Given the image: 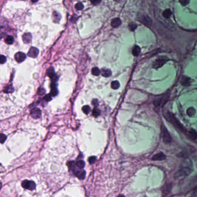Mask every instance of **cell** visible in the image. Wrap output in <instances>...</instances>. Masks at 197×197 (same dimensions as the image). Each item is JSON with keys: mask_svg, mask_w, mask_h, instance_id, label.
<instances>
[{"mask_svg": "<svg viewBox=\"0 0 197 197\" xmlns=\"http://www.w3.org/2000/svg\"><path fill=\"white\" fill-rule=\"evenodd\" d=\"M45 94V90L43 88H40L38 90V94L39 95H43Z\"/></svg>", "mask_w": 197, "mask_h": 197, "instance_id": "cell-36", "label": "cell"}, {"mask_svg": "<svg viewBox=\"0 0 197 197\" xmlns=\"http://www.w3.org/2000/svg\"><path fill=\"white\" fill-rule=\"evenodd\" d=\"M191 169L188 167H183L180 169L174 174V178L176 180L182 179L186 178L187 176L188 175L191 173Z\"/></svg>", "mask_w": 197, "mask_h": 197, "instance_id": "cell-2", "label": "cell"}, {"mask_svg": "<svg viewBox=\"0 0 197 197\" xmlns=\"http://www.w3.org/2000/svg\"><path fill=\"white\" fill-rule=\"evenodd\" d=\"M13 90L14 89L13 88V86H12V85H8V86H6L4 89V91L6 93H12L13 92Z\"/></svg>", "mask_w": 197, "mask_h": 197, "instance_id": "cell-27", "label": "cell"}, {"mask_svg": "<svg viewBox=\"0 0 197 197\" xmlns=\"http://www.w3.org/2000/svg\"><path fill=\"white\" fill-rule=\"evenodd\" d=\"M167 100H168V98L166 97H161V98H156L154 101V105L156 107H160L163 104H165L167 102Z\"/></svg>", "mask_w": 197, "mask_h": 197, "instance_id": "cell-6", "label": "cell"}, {"mask_svg": "<svg viewBox=\"0 0 197 197\" xmlns=\"http://www.w3.org/2000/svg\"><path fill=\"white\" fill-rule=\"evenodd\" d=\"M14 58H15L16 61L17 62H23L26 60V55L21 52H17L15 54V56H14Z\"/></svg>", "mask_w": 197, "mask_h": 197, "instance_id": "cell-9", "label": "cell"}, {"mask_svg": "<svg viewBox=\"0 0 197 197\" xmlns=\"http://www.w3.org/2000/svg\"><path fill=\"white\" fill-rule=\"evenodd\" d=\"M137 26L136 24L134 23H131L128 25V28H129L130 30L131 31H135V30L137 28Z\"/></svg>", "mask_w": 197, "mask_h": 197, "instance_id": "cell-31", "label": "cell"}, {"mask_svg": "<svg viewBox=\"0 0 197 197\" xmlns=\"http://www.w3.org/2000/svg\"><path fill=\"white\" fill-rule=\"evenodd\" d=\"M47 75H48V77H50V78H51L53 77H54V76H56V74H55L54 69V68H52V67H50V68L49 69L47 70Z\"/></svg>", "mask_w": 197, "mask_h": 197, "instance_id": "cell-19", "label": "cell"}, {"mask_svg": "<svg viewBox=\"0 0 197 197\" xmlns=\"http://www.w3.org/2000/svg\"><path fill=\"white\" fill-rule=\"evenodd\" d=\"M161 135L163 141L165 144H169L172 141L171 136L169 134L167 128L164 126V124H162L161 126Z\"/></svg>", "mask_w": 197, "mask_h": 197, "instance_id": "cell-3", "label": "cell"}, {"mask_svg": "<svg viewBox=\"0 0 197 197\" xmlns=\"http://www.w3.org/2000/svg\"><path fill=\"white\" fill-rule=\"evenodd\" d=\"M191 80L190 77H187V76H183V77L182 78V81H181V83L184 86H189L191 84Z\"/></svg>", "mask_w": 197, "mask_h": 197, "instance_id": "cell-11", "label": "cell"}, {"mask_svg": "<svg viewBox=\"0 0 197 197\" xmlns=\"http://www.w3.org/2000/svg\"><path fill=\"white\" fill-rule=\"evenodd\" d=\"M41 111L38 108H34L31 110V116L34 119H38L41 116Z\"/></svg>", "mask_w": 197, "mask_h": 197, "instance_id": "cell-7", "label": "cell"}, {"mask_svg": "<svg viewBox=\"0 0 197 197\" xmlns=\"http://www.w3.org/2000/svg\"><path fill=\"white\" fill-rule=\"evenodd\" d=\"M32 40V35L30 33H26L23 35V40L25 43H29Z\"/></svg>", "mask_w": 197, "mask_h": 197, "instance_id": "cell-13", "label": "cell"}, {"mask_svg": "<svg viewBox=\"0 0 197 197\" xmlns=\"http://www.w3.org/2000/svg\"><path fill=\"white\" fill-rule=\"evenodd\" d=\"M92 114L94 116L96 117V116H98L100 114V110L97 108V107H95V108H94V110H93Z\"/></svg>", "mask_w": 197, "mask_h": 197, "instance_id": "cell-29", "label": "cell"}, {"mask_svg": "<svg viewBox=\"0 0 197 197\" xmlns=\"http://www.w3.org/2000/svg\"><path fill=\"white\" fill-rule=\"evenodd\" d=\"M101 74L104 77H108L111 76L112 72L111 70L108 69H103L101 71Z\"/></svg>", "mask_w": 197, "mask_h": 197, "instance_id": "cell-15", "label": "cell"}, {"mask_svg": "<svg viewBox=\"0 0 197 197\" xmlns=\"http://www.w3.org/2000/svg\"><path fill=\"white\" fill-rule=\"evenodd\" d=\"M167 60L166 56H161V57L158 58L153 62V68L155 69H158L161 68L167 62Z\"/></svg>", "mask_w": 197, "mask_h": 197, "instance_id": "cell-4", "label": "cell"}, {"mask_svg": "<svg viewBox=\"0 0 197 197\" xmlns=\"http://www.w3.org/2000/svg\"><path fill=\"white\" fill-rule=\"evenodd\" d=\"M142 18V20H141L142 23L145 24V25H150L151 24V20L149 17L146 16H143Z\"/></svg>", "mask_w": 197, "mask_h": 197, "instance_id": "cell-21", "label": "cell"}, {"mask_svg": "<svg viewBox=\"0 0 197 197\" xmlns=\"http://www.w3.org/2000/svg\"><path fill=\"white\" fill-rule=\"evenodd\" d=\"M117 197H125V196L123 195H118Z\"/></svg>", "mask_w": 197, "mask_h": 197, "instance_id": "cell-42", "label": "cell"}, {"mask_svg": "<svg viewBox=\"0 0 197 197\" xmlns=\"http://www.w3.org/2000/svg\"><path fill=\"white\" fill-rule=\"evenodd\" d=\"M52 17H53L54 21L55 22H58L60 20V19H61V16H60V14H59L58 13L56 12H54L53 13V14H52Z\"/></svg>", "mask_w": 197, "mask_h": 197, "instance_id": "cell-20", "label": "cell"}, {"mask_svg": "<svg viewBox=\"0 0 197 197\" xmlns=\"http://www.w3.org/2000/svg\"><path fill=\"white\" fill-rule=\"evenodd\" d=\"M76 165L80 169H82L84 168L85 163L84 161L82 160H78L77 163H76Z\"/></svg>", "mask_w": 197, "mask_h": 197, "instance_id": "cell-26", "label": "cell"}, {"mask_svg": "<svg viewBox=\"0 0 197 197\" xmlns=\"http://www.w3.org/2000/svg\"><path fill=\"white\" fill-rule=\"evenodd\" d=\"M165 158H166V156L163 152H160L157 154H154L152 157V159L154 161H161V160H165Z\"/></svg>", "mask_w": 197, "mask_h": 197, "instance_id": "cell-10", "label": "cell"}, {"mask_svg": "<svg viewBox=\"0 0 197 197\" xmlns=\"http://www.w3.org/2000/svg\"><path fill=\"white\" fill-rule=\"evenodd\" d=\"M102 0H90V2L94 5H97L99 4Z\"/></svg>", "mask_w": 197, "mask_h": 197, "instance_id": "cell-39", "label": "cell"}, {"mask_svg": "<svg viewBox=\"0 0 197 197\" xmlns=\"http://www.w3.org/2000/svg\"><path fill=\"white\" fill-rule=\"evenodd\" d=\"M31 1H32V2H38L39 0H31Z\"/></svg>", "mask_w": 197, "mask_h": 197, "instance_id": "cell-41", "label": "cell"}, {"mask_svg": "<svg viewBox=\"0 0 197 197\" xmlns=\"http://www.w3.org/2000/svg\"><path fill=\"white\" fill-rule=\"evenodd\" d=\"M100 73V70H99L98 68L97 67H94V68H93L92 69V74L94 76H98L99 74Z\"/></svg>", "mask_w": 197, "mask_h": 197, "instance_id": "cell-24", "label": "cell"}, {"mask_svg": "<svg viewBox=\"0 0 197 197\" xmlns=\"http://www.w3.org/2000/svg\"><path fill=\"white\" fill-rule=\"evenodd\" d=\"M58 94V90L56 89V86H52L50 94L52 96H56V94Z\"/></svg>", "mask_w": 197, "mask_h": 197, "instance_id": "cell-30", "label": "cell"}, {"mask_svg": "<svg viewBox=\"0 0 197 197\" xmlns=\"http://www.w3.org/2000/svg\"><path fill=\"white\" fill-rule=\"evenodd\" d=\"M52 96L50 94H46V95L44 96V99L47 101V102H49V101H51L52 99Z\"/></svg>", "mask_w": 197, "mask_h": 197, "instance_id": "cell-38", "label": "cell"}, {"mask_svg": "<svg viewBox=\"0 0 197 197\" xmlns=\"http://www.w3.org/2000/svg\"><path fill=\"white\" fill-rule=\"evenodd\" d=\"M75 8L78 10H82V9L84 8V5L82 3H81V2H78V3H77V4H76Z\"/></svg>", "mask_w": 197, "mask_h": 197, "instance_id": "cell-33", "label": "cell"}, {"mask_svg": "<svg viewBox=\"0 0 197 197\" xmlns=\"http://www.w3.org/2000/svg\"><path fill=\"white\" fill-rule=\"evenodd\" d=\"M119 86H120V84H119L118 81L115 80V81H112L111 82V88L113 89H118L119 88Z\"/></svg>", "mask_w": 197, "mask_h": 197, "instance_id": "cell-22", "label": "cell"}, {"mask_svg": "<svg viewBox=\"0 0 197 197\" xmlns=\"http://www.w3.org/2000/svg\"><path fill=\"white\" fill-rule=\"evenodd\" d=\"M82 111H83V112L84 113V114H88L89 112V111H90V107H89V106H88V105H86V106H83V107H82Z\"/></svg>", "mask_w": 197, "mask_h": 197, "instance_id": "cell-28", "label": "cell"}, {"mask_svg": "<svg viewBox=\"0 0 197 197\" xmlns=\"http://www.w3.org/2000/svg\"><path fill=\"white\" fill-rule=\"evenodd\" d=\"M5 43L8 44H11L13 43L14 38L12 36H8L5 39Z\"/></svg>", "mask_w": 197, "mask_h": 197, "instance_id": "cell-25", "label": "cell"}, {"mask_svg": "<svg viewBox=\"0 0 197 197\" xmlns=\"http://www.w3.org/2000/svg\"><path fill=\"white\" fill-rule=\"evenodd\" d=\"M6 58L4 56L1 55L0 56V64H4V63L6 62Z\"/></svg>", "mask_w": 197, "mask_h": 197, "instance_id": "cell-35", "label": "cell"}, {"mask_svg": "<svg viewBox=\"0 0 197 197\" xmlns=\"http://www.w3.org/2000/svg\"><path fill=\"white\" fill-rule=\"evenodd\" d=\"M132 54L134 56H137L140 54V51H141V48L138 46H134L132 48Z\"/></svg>", "mask_w": 197, "mask_h": 197, "instance_id": "cell-16", "label": "cell"}, {"mask_svg": "<svg viewBox=\"0 0 197 197\" xmlns=\"http://www.w3.org/2000/svg\"><path fill=\"white\" fill-rule=\"evenodd\" d=\"M164 118L169 122L172 123L174 126V127L178 128L180 131H182L184 133H187V131L186 130V128L181 124L180 122L176 119V118L174 116L172 113L169 112V111H167L166 112H164Z\"/></svg>", "mask_w": 197, "mask_h": 197, "instance_id": "cell-1", "label": "cell"}, {"mask_svg": "<svg viewBox=\"0 0 197 197\" xmlns=\"http://www.w3.org/2000/svg\"><path fill=\"white\" fill-rule=\"evenodd\" d=\"M121 24L122 22L120 19H119V18H115V19H114L111 21V25L114 28H117V27H119L121 25Z\"/></svg>", "mask_w": 197, "mask_h": 197, "instance_id": "cell-12", "label": "cell"}, {"mask_svg": "<svg viewBox=\"0 0 197 197\" xmlns=\"http://www.w3.org/2000/svg\"><path fill=\"white\" fill-rule=\"evenodd\" d=\"M22 187L26 189L30 190H34L36 188V184L34 181H30L28 180H24L21 183Z\"/></svg>", "mask_w": 197, "mask_h": 197, "instance_id": "cell-5", "label": "cell"}, {"mask_svg": "<svg viewBox=\"0 0 197 197\" xmlns=\"http://www.w3.org/2000/svg\"><path fill=\"white\" fill-rule=\"evenodd\" d=\"M196 113V110L194 107H190L187 110V114L190 117H192Z\"/></svg>", "mask_w": 197, "mask_h": 197, "instance_id": "cell-18", "label": "cell"}, {"mask_svg": "<svg viewBox=\"0 0 197 197\" xmlns=\"http://www.w3.org/2000/svg\"><path fill=\"white\" fill-rule=\"evenodd\" d=\"M187 133H188V135L189 137H190V138H191L192 140H196L197 138V133L196 131L194 130L191 129L190 131H188Z\"/></svg>", "mask_w": 197, "mask_h": 197, "instance_id": "cell-17", "label": "cell"}, {"mask_svg": "<svg viewBox=\"0 0 197 197\" xmlns=\"http://www.w3.org/2000/svg\"><path fill=\"white\" fill-rule=\"evenodd\" d=\"M6 140V136L4 134H0V143L3 144Z\"/></svg>", "mask_w": 197, "mask_h": 197, "instance_id": "cell-32", "label": "cell"}, {"mask_svg": "<svg viewBox=\"0 0 197 197\" xmlns=\"http://www.w3.org/2000/svg\"><path fill=\"white\" fill-rule=\"evenodd\" d=\"M172 14V12L171 11L170 9H167L165 10L163 12V16H164V17L166 18V19H168L169 17L171 16Z\"/></svg>", "mask_w": 197, "mask_h": 197, "instance_id": "cell-23", "label": "cell"}, {"mask_svg": "<svg viewBox=\"0 0 197 197\" xmlns=\"http://www.w3.org/2000/svg\"><path fill=\"white\" fill-rule=\"evenodd\" d=\"M96 161V157H95V156H91L88 158V161L90 164L94 163Z\"/></svg>", "mask_w": 197, "mask_h": 197, "instance_id": "cell-34", "label": "cell"}, {"mask_svg": "<svg viewBox=\"0 0 197 197\" xmlns=\"http://www.w3.org/2000/svg\"><path fill=\"white\" fill-rule=\"evenodd\" d=\"M92 104L93 106H95V107H96L97 106H98V100L97 99H94L92 100Z\"/></svg>", "mask_w": 197, "mask_h": 197, "instance_id": "cell-40", "label": "cell"}, {"mask_svg": "<svg viewBox=\"0 0 197 197\" xmlns=\"http://www.w3.org/2000/svg\"><path fill=\"white\" fill-rule=\"evenodd\" d=\"M190 2V0H179V2L180 3L181 5H183V6H186Z\"/></svg>", "mask_w": 197, "mask_h": 197, "instance_id": "cell-37", "label": "cell"}, {"mask_svg": "<svg viewBox=\"0 0 197 197\" xmlns=\"http://www.w3.org/2000/svg\"><path fill=\"white\" fill-rule=\"evenodd\" d=\"M74 173L80 179H84L85 178V171L84 170L74 171Z\"/></svg>", "mask_w": 197, "mask_h": 197, "instance_id": "cell-14", "label": "cell"}, {"mask_svg": "<svg viewBox=\"0 0 197 197\" xmlns=\"http://www.w3.org/2000/svg\"><path fill=\"white\" fill-rule=\"evenodd\" d=\"M38 54H39V50L36 47H32L30 48V50L28 52V56L31 58H35L37 57Z\"/></svg>", "mask_w": 197, "mask_h": 197, "instance_id": "cell-8", "label": "cell"}]
</instances>
